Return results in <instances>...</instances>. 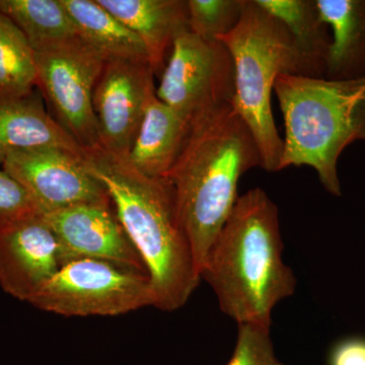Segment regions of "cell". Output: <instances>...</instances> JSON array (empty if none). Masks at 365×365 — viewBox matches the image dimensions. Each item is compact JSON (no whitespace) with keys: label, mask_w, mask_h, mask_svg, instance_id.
<instances>
[{"label":"cell","mask_w":365,"mask_h":365,"mask_svg":"<svg viewBox=\"0 0 365 365\" xmlns=\"http://www.w3.org/2000/svg\"><path fill=\"white\" fill-rule=\"evenodd\" d=\"M191 122L162 102L148 98L127 162L145 176L165 179L188 137Z\"/></svg>","instance_id":"15"},{"label":"cell","mask_w":365,"mask_h":365,"mask_svg":"<svg viewBox=\"0 0 365 365\" xmlns=\"http://www.w3.org/2000/svg\"><path fill=\"white\" fill-rule=\"evenodd\" d=\"M83 165L102 184L132 244L140 255L155 295V307H184L201 281L168 179L145 176L102 148L85 150Z\"/></svg>","instance_id":"1"},{"label":"cell","mask_w":365,"mask_h":365,"mask_svg":"<svg viewBox=\"0 0 365 365\" xmlns=\"http://www.w3.org/2000/svg\"><path fill=\"white\" fill-rule=\"evenodd\" d=\"M57 148L76 155L85 150L46 111L35 91L18 98H0V167L14 151Z\"/></svg>","instance_id":"14"},{"label":"cell","mask_w":365,"mask_h":365,"mask_svg":"<svg viewBox=\"0 0 365 365\" xmlns=\"http://www.w3.org/2000/svg\"><path fill=\"white\" fill-rule=\"evenodd\" d=\"M143 43L155 76H162L168 53L178 37L189 31L185 0H97Z\"/></svg>","instance_id":"13"},{"label":"cell","mask_w":365,"mask_h":365,"mask_svg":"<svg viewBox=\"0 0 365 365\" xmlns=\"http://www.w3.org/2000/svg\"><path fill=\"white\" fill-rule=\"evenodd\" d=\"M35 52L26 36L0 11V98H18L37 86Z\"/></svg>","instance_id":"20"},{"label":"cell","mask_w":365,"mask_h":365,"mask_svg":"<svg viewBox=\"0 0 365 365\" xmlns=\"http://www.w3.org/2000/svg\"><path fill=\"white\" fill-rule=\"evenodd\" d=\"M317 6L332 32L324 78L365 76V0H317Z\"/></svg>","instance_id":"16"},{"label":"cell","mask_w":365,"mask_h":365,"mask_svg":"<svg viewBox=\"0 0 365 365\" xmlns=\"http://www.w3.org/2000/svg\"><path fill=\"white\" fill-rule=\"evenodd\" d=\"M189 31L205 41H218L234 31L246 0H187Z\"/></svg>","instance_id":"21"},{"label":"cell","mask_w":365,"mask_h":365,"mask_svg":"<svg viewBox=\"0 0 365 365\" xmlns=\"http://www.w3.org/2000/svg\"><path fill=\"white\" fill-rule=\"evenodd\" d=\"M330 365H365V339L340 341L331 352Z\"/></svg>","instance_id":"24"},{"label":"cell","mask_w":365,"mask_h":365,"mask_svg":"<svg viewBox=\"0 0 365 365\" xmlns=\"http://www.w3.org/2000/svg\"><path fill=\"white\" fill-rule=\"evenodd\" d=\"M256 1L287 28L302 60L304 76L324 78L332 38L319 14L317 0Z\"/></svg>","instance_id":"17"},{"label":"cell","mask_w":365,"mask_h":365,"mask_svg":"<svg viewBox=\"0 0 365 365\" xmlns=\"http://www.w3.org/2000/svg\"><path fill=\"white\" fill-rule=\"evenodd\" d=\"M42 215L56 235L63 265L93 259L148 274L112 201L79 204Z\"/></svg>","instance_id":"11"},{"label":"cell","mask_w":365,"mask_h":365,"mask_svg":"<svg viewBox=\"0 0 365 365\" xmlns=\"http://www.w3.org/2000/svg\"><path fill=\"white\" fill-rule=\"evenodd\" d=\"M35 52L38 85L58 122L83 148H101L93 96L105 57L81 37Z\"/></svg>","instance_id":"7"},{"label":"cell","mask_w":365,"mask_h":365,"mask_svg":"<svg viewBox=\"0 0 365 365\" xmlns=\"http://www.w3.org/2000/svg\"><path fill=\"white\" fill-rule=\"evenodd\" d=\"M150 63L106 60L93 90L101 148L127 158L143 121L148 98L155 91Z\"/></svg>","instance_id":"10"},{"label":"cell","mask_w":365,"mask_h":365,"mask_svg":"<svg viewBox=\"0 0 365 365\" xmlns=\"http://www.w3.org/2000/svg\"><path fill=\"white\" fill-rule=\"evenodd\" d=\"M155 95L190 122L203 113L232 104L235 67L220 41H205L188 32L170 50Z\"/></svg>","instance_id":"8"},{"label":"cell","mask_w":365,"mask_h":365,"mask_svg":"<svg viewBox=\"0 0 365 365\" xmlns=\"http://www.w3.org/2000/svg\"><path fill=\"white\" fill-rule=\"evenodd\" d=\"M218 41L227 48L234 61L235 112L253 134L262 168L277 172L283 138L274 122L271 96L281 74L304 76L292 36L256 0H246L239 25Z\"/></svg>","instance_id":"5"},{"label":"cell","mask_w":365,"mask_h":365,"mask_svg":"<svg viewBox=\"0 0 365 365\" xmlns=\"http://www.w3.org/2000/svg\"><path fill=\"white\" fill-rule=\"evenodd\" d=\"M227 365H284L274 350L270 328L239 325L237 342Z\"/></svg>","instance_id":"22"},{"label":"cell","mask_w":365,"mask_h":365,"mask_svg":"<svg viewBox=\"0 0 365 365\" xmlns=\"http://www.w3.org/2000/svg\"><path fill=\"white\" fill-rule=\"evenodd\" d=\"M274 91L285 124L280 170L313 168L326 191L341 196L340 155L354 141H365V76L334 81L281 74Z\"/></svg>","instance_id":"4"},{"label":"cell","mask_w":365,"mask_h":365,"mask_svg":"<svg viewBox=\"0 0 365 365\" xmlns=\"http://www.w3.org/2000/svg\"><path fill=\"white\" fill-rule=\"evenodd\" d=\"M83 155L57 148L14 151L1 168L29 192L42 215L109 202L104 187L83 165Z\"/></svg>","instance_id":"9"},{"label":"cell","mask_w":365,"mask_h":365,"mask_svg":"<svg viewBox=\"0 0 365 365\" xmlns=\"http://www.w3.org/2000/svg\"><path fill=\"white\" fill-rule=\"evenodd\" d=\"M262 168L260 151L244 120L228 104L192 120L186 143L165 179L199 272L239 195L242 175Z\"/></svg>","instance_id":"3"},{"label":"cell","mask_w":365,"mask_h":365,"mask_svg":"<svg viewBox=\"0 0 365 365\" xmlns=\"http://www.w3.org/2000/svg\"><path fill=\"white\" fill-rule=\"evenodd\" d=\"M39 215L42 213L32 196L0 167V230Z\"/></svg>","instance_id":"23"},{"label":"cell","mask_w":365,"mask_h":365,"mask_svg":"<svg viewBox=\"0 0 365 365\" xmlns=\"http://www.w3.org/2000/svg\"><path fill=\"white\" fill-rule=\"evenodd\" d=\"M277 206L264 190L240 196L201 270L220 309L237 325L270 328L274 307L297 288L283 261Z\"/></svg>","instance_id":"2"},{"label":"cell","mask_w":365,"mask_h":365,"mask_svg":"<svg viewBox=\"0 0 365 365\" xmlns=\"http://www.w3.org/2000/svg\"><path fill=\"white\" fill-rule=\"evenodd\" d=\"M63 266L56 235L42 215L0 230V287L29 302Z\"/></svg>","instance_id":"12"},{"label":"cell","mask_w":365,"mask_h":365,"mask_svg":"<svg viewBox=\"0 0 365 365\" xmlns=\"http://www.w3.org/2000/svg\"><path fill=\"white\" fill-rule=\"evenodd\" d=\"M29 304L64 317H114L155 307L148 274L93 259L69 262Z\"/></svg>","instance_id":"6"},{"label":"cell","mask_w":365,"mask_h":365,"mask_svg":"<svg viewBox=\"0 0 365 365\" xmlns=\"http://www.w3.org/2000/svg\"><path fill=\"white\" fill-rule=\"evenodd\" d=\"M79 36L106 60L150 63L141 40L130 29L104 9L97 0H61Z\"/></svg>","instance_id":"18"},{"label":"cell","mask_w":365,"mask_h":365,"mask_svg":"<svg viewBox=\"0 0 365 365\" xmlns=\"http://www.w3.org/2000/svg\"><path fill=\"white\" fill-rule=\"evenodd\" d=\"M0 11L20 29L34 51L81 37L61 0H0Z\"/></svg>","instance_id":"19"}]
</instances>
